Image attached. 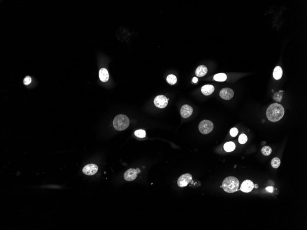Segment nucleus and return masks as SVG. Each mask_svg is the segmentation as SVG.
I'll return each instance as SVG.
<instances>
[{"mask_svg": "<svg viewBox=\"0 0 307 230\" xmlns=\"http://www.w3.org/2000/svg\"><path fill=\"white\" fill-rule=\"evenodd\" d=\"M285 110L281 104L273 103L270 105L266 112L267 117L270 121L277 122L281 120L284 116Z\"/></svg>", "mask_w": 307, "mask_h": 230, "instance_id": "1", "label": "nucleus"}, {"mask_svg": "<svg viewBox=\"0 0 307 230\" xmlns=\"http://www.w3.org/2000/svg\"><path fill=\"white\" fill-rule=\"evenodd\" d=\"M239 185L238 179L234 176H229L223 181L222 188L226 193H234L238 191Z\"/></svg>", "mask_w": 307, "mask_h": 230, "instance_id": "2", "label": "nucleus"}, {"mask_svg": "<svg viewBox=\"0 0 307 230\" xmlns=\"http://www.w3.org/2000/svg\"><path fill=\"white\" fill-rule=\"evenodd\" d=\"M130 124L129 120L126 115L119 114L114 118L113 126L117 130H124L126 129Z\"/></svg>", "mask_w": 307, "mask_h": 230, "instance_id": "3", "label": "nucleus"}, {"mask_svg": "<svg viewBox=\"0 0 307 230\" xmlns=\"http://www.w3.org/2000/svg\"><path fill=\"white\" fill-rule=\"evenodd\" d=\"M214 129V124L209 120H204L200 122L199 125V129L203 134H208L211 132Z\"/></svg>", "mask_w": 307, "mask_h": 230, "instance_id": "4", "label": "nucleus"}, {"mask_svg": "<svg viewBox=\"0 0 307 230\" xmlns=\"http://www.w3.org/2000/svg\"><path fill=\"white\" fill-rule=\"evenodd\" d=\"M169 99L163 95H159L156 96L154 99V103L155 106L160 108H165L167 107L168 102Z\"/></svg>", "mask_w": 307, "mask_h": 230, "instance_id": "5", "label": "nucleus"}, {"mask_svg": "<svg viewBox=\"0 0 307 230\" xmlns=\"http://www.w3.org/2000/svg\"><path fill=\"white\" fill-rule=\"evenodd\" d=\"M192 180V176L191 174L187 173L182 175L178 178L177 184L181 187H186Z\"/></svg>", "mask_w": 307, "mask_h": 230, "instance_id": "6", "label": "nucleus"}, {"mask_svg": "<svg viewBox=\"0 0 307 230\" xmlns=\"http://www.w3.org/2000/svg\"><path fill=\"white\" fill-rule=\"evenodd\" d=\"M98 169V167L96 164H91L84 167L82 172L85 175H93L97 172Z\"/></svg>", "mask_w": 307, "mask_h": 230, "instance_id": "7", "label": "nucleus"}, {"mask_svg": "<svg viewBox=\"0 0 307 230\" xmlns=\"http://www.w3.org/2000/svg\"><path fill=\"white\" fill-rule=\"evenodd\" d=\"M219 95L221 98L224 100H230L234 95V92L233 90L230 88H224L220 90Z\"/></svg>", "mask_w": 307, "mask_h": 230, "instance_id": "8", "label": "nucleus"}, {"mask_svg": "<svg viewBox=\"0 0 307 230\" xmlns=\"http://www.w3.org/2000/svg\"><path fill=\"white\" fill-rule=\"evenodd\" d=\"M254 187V184L251 180H246L242 183L240 190L243 192L248 193L251 192L253 190Z\"/></svg>", "mask_w": 307, "mask_h": 230, "instance_id": "9", "label": "nucleus"}, {"mask_svg": "<svg viewBox=\"0 0 307 230\" xmlns=\"http://www.w3.org/2000/svg\"><path fill=\"white\" fill-rule=\"evenodd\" d=\"M138 174L136 169H130L128 170L124 175L125 180L127 181H133L137 178Z\"/></svg>", "mask_w": 307, "mask_h": 230, "instance_id": "10", "label": "nucleus"}, {"mask_svg": "<svg viewBox=\"0 0 307 230\" xmlns=\"http://www.w3.org/2000/svg\"><path fill=\"white\" fill-rule=\"evenodd\" d=\"M193 111V109L191 106L189 105H184L181 108V115L184 118H188L192 115Z\"/></svg>", "mask_w": 307, "mask_h": 230, "instance_id": "11", "label": "nucleus"}, {"mask_svg": "<svg viewBox=\"0 0 307 230\" xmlns=\"http://www.w3.org/2000/svg\"><path fill=\"white\" fill-rule=\"evenodd\" d=\"M99 77L100 80H101L102 82H107L109 79V74L107 69L105 68H102L100 69Z\"/></svg>", "mask_w": 307, "mask_h": 230, "instance_id": "12", "label": "nucleus"}, {"mask_svg": "<svg viewBox=\"0 0 307 230\" xmlns=\"http://www.w3.org/2000/svg\"><path fill=\"white\" fill-rule=\"evenodd\" d=\"M214 87L212 85H206L202 87L201 91L204 95L209 96L214 92Z\"/></svg>", "mask_w": 307, "mask_h": 230, "instance_id": "13", "label": "nucleus"}, {"mask_svg": "<svg viewBox=\"0 0 307 230\" xmlns=\"http://www.w3.org/2000/svg\"><path fill=\"white\" fill-rule=\"evenodd\" d=\"M208 73V68L204 65H200L196 68V74L197 76H204Z\"/></svg>", "mask_w": 307, "mask_h": 230, "instance_id": "14", "label": "nucleus"}, {"mask_svg": "<svg viewBox=\"0 0 307 230\" xmlns=\"http://www.w3.org/2000/svg\"><path fill=\"white\" fill-rule=\"evenodd\" d=\"M283 71L280 66H276L273 72V77L276 80H280L282 76Z\"/></svg>", "mask_w": 307, "mask_h": 230, "instance_id": "15", "label": "nucleus"}, {"mask_svg": "<svg viewBox=\"0 0 307 230\" xmlns=\"http://www.w3.org/2000/svg\"><path fill=\"white\" fill-rule=\"evenodd\" d=\"M224 149L227 152H231L233 151L236 148V145L232 142H230L225 143L224 145Z\"/></svg>", "mask_w": 307, "mask_h": 230, "instance_id": "16", "label": "nucleus"}, {"mask_svg": "<svg viewBox=\"0 0 307 230\" xmlns=\"http://www.w3.org/2000/svg\"><path fill=\"white\" fill-rule=\"evenodd\" d=\"M227 76L224 73H219L214 76V80L218 82H223L226 80Z\"/></svg>", "mask_w": 307, "mask_h": 230, "instance_id": "17", "label": "nucleus"}, {"mask_svg": "<svg viewBox=\"0 0 307 230\" xmlns=\"http://www.w3.org/2000/svg\"><path fill=\"white\" fill-rule=\"evenodd\" d=\"M168 83L171 85H174L176 83L177 81V77L174 74H169L167 78Z\"/></svg>", "mask_w": 307, "mask_h": 230, "instance_id": "18", "label": "nucleus"}, {"mask_svg": "<svg viewBox=\"0 0 307 230\" xmlns=\"http://www.w3.org/2000/svg\"><path fill=\"white\" fill-rule=\"evenodd\" d=\"M271 164L274 168L276 169V168H279L280 164V160L278 158H274L271 160Z\"/></svg>", "mask_w": 307, "mask_h": 230, "instance_id": "19", "label": "nucleus"}, {"mask_svg": "<svg viewBox=\"0 0 307 230\" xmlns=\"http://www.w3.org/2000/svg\"><path fill=\"white\" fill-rule=\"evenodd\" d=\"M262 153L264 156H268L272 153V148L269 146H265L262 149Z\"/></svg>", "mask_w": 307, "mask_h": 230, "instance_id": "20", "label": "nucleus"}, {"mask_svg": "<svg viewBox=\"0 0 307 230\" xmlns=\"http://www.w3.org/2000/svg\"><path fill=\"white\" fill-rule=\"evenodd\" d=\"M134 134L137 138H144L146 136V132L143 130H138L135 131Z\"/></svg>", "mask_w": 307, "mask_h": 230, "instance_id": "21", "label": "nucleus"}, {"mask_svg": "<svg viewBox=\"0 0 307 230\" xmlns=\"http://www.w3.org/2000/svg\"><path fill=\"white\" fill-rule=\"evenodd\" d=\"M247 140H248V138H247L246 135L244 134H241L239 138V142L241 144H245L247 142Z\"/></svg>", "mask_w": 307, "mask_h": 230, "instance_id": "22", "label": "nucleus"}, {"mask_svg": "<svg viewBox=\"0 0 307 230\" xmlns=\"http://www.w3.org/2000/svg\"><path fill=\"white\" fill-rule=\"evenodd\" d=\"M238 133H239V131L238 129L235 127L232 128L230 130V134L232 137H236L238 135Z\"/></svg>", "mask_w": 307, "mask_h": 230, "instance_id": "23", "label": "nucleus"}, {"mask_svg": "<svg viewBox=\"0 0 307 230\" xmlns=\"http://www.w3.org/2000/svg\"><path fill=\"white\" fill-rule=\"evenodd\" d=\"M31 77L26 76L23 80V83L25 85H28L31 83Z\"/></svg>", "mask_w": 307, "mask_h": 230, "instance_id": "24", "label": "nucleus"}, {"mask_svg": "<svg viewBox=\"0 0 307 230\" xmlns=\"http://www.w3.org/2000/svg\"><path fill=\"white\" fill-rule=\"evenodd\" d=\"M265 189H266V191L269 193H272L273 192L274 187L272 186L267 187Z\"/></svg>", "mask_w": 307, "mask_h": 230, "instance_id": "25", "label": "nucleus"}, {"mask_svg": "<svg viewBox=\"0 0 307 230\" xmlns=\"http://www.w3.org/2000/svg\"><path fill=\"white\" fill-rule=\"evenodd\" d=\"M198 79H197L196 77H194L193 79V82L194 83H196V82L198 81Z\"/></svg>", "mask_w": 307, "mask_h": 230, "instance_id": "26", "label": "nucleus"}, {"mask_svg": "<svg viewBox=\"0 0 307 230\" xmlns=\"http://www.w3.org/2000/svg\"><path fill=\"white\" fill-rule=\"evenodd\" d=\"M254 188H255L256 189H257V188H258V184L254 185Z\"/></svg>", "mask_w": 307, "mask_h": 230, "instance_id": "27", "label": "nucleus"}, {"mask_svg": "<svg viewBox=\"0 0 307 230\" xmlns=\"http://www.w3.org/2000/svg\"><path fill=\"white\" fill-rule=\"evenodd\" d=\"M136 170H137V172H138V173H140L141 170H140L139 169H138V168H137V169H136Z\"/></svg>", "mask_w": 307, "mask_h": 230, "instance_id": "28", "label": "nucleus"}, {"mask_svg": "<svg viewBox=\"0 0 307 230\" xmlns=\"http://www.w3.org/2000/svg\"><path fill=\"white\" fill-rule=\"evenodd\" d=\"M236 166H235V167H234V168H236Z\"/></svg>", "mask_w": 307, "mask_h": 230, "instance_id": "29", "label": "nucleus"}, {"mask_svg": "<svg viewBox=\"0 0 307 230\" xmlns=\"http://www.w3.org/2000/svg\"><path fill=\"white\" fill-rule=\"evenodd\" d=\"M220 187H221V188H222V187H222V185H221V186H220Z\"/></svg>", "mask_w": 307, "mask_h": 230, "instance_id": "30", "label": "nucleus"}]
</instances>
